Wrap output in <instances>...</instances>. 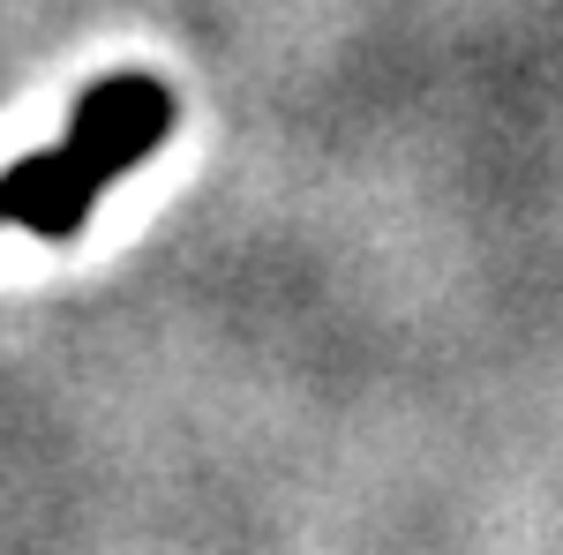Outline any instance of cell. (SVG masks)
<instances>
[{
  "label": "cell",
  "mask_w": 563,
  "mask_h": 555,
  "mask_svg": "<svg viewBox=\"0 0 563 555\" xmlns=\"http://www.w3.org/2000/svg\"><path fill=\"white\" fill-rule=\"evenodd\" d=\"M174 129H180L174 84L143 76V68H121L106 84L76 90L60 143H45L31 158H8V173H0V225L38 233V241H76L90 225V211L143 158H158Z\"/></svg>",
  "instance_id": "6da1fadb"
}]
</instances>
